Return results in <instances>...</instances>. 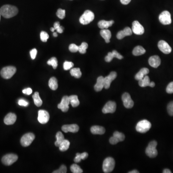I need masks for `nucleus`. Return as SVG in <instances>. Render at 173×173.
<instances>
[{
    "label": "nucleus",
    "mask_w": 173,
    "mask_h": 173,
    "mask_svg": "<svg viewBox=\"0 0 173 173\" xmlns=\"http://www.w3.org/2000/svg\"><path fill=\"white\" fill-rule=\"evenodd\" d=\"M22 92L23 94H25L26 95H31L32 92V90L31 88H27V89H24L22 90Z\"/></svg>",
    "instance_id": "nucleus-50"
},
{
    "label": "nucleus",
    "mask_w": 173,
    "mask_h": 173,
    "mask_svg": "<svg viewBox=\"0 0 173 173\" xmlns=\"http://www.w3.org/2000/svg\"><path fill=\"white\" fill-rule=\"evenodd\" d=\"M115 166V160L112 157H108L106 158L103 162L102 169L105 173H111L113 171Z\"/></svg>",
    "instance_id": "nucleus-4"
},
{
    "label": "nucleus",
    "mask_w": 173,
    "mask_h": 173,
    "mask_svg": "<svg viewBox=\"0 0 173 173\" xmlns=\"http://www.w3.org/2000/svg\"><path fill=\"white\" fill-rule=\"evenodd\" d=\"M146 50L144 48L141 46H137L134 48L133 50L132 53L134 56H139L144 54Z\"/></svg>",
    "instance_id": "nucleus-27"
},
{
    "label": "nucleus",
    "mask_w": 173,
    "mask_h": 173,
    "mask_svg": "<svg viewBox=\"0 0 173 173\" xmlns=\"http://www.w3.org/2000/svg\"><path fill=\"white\" fill-rule=\"evenodd\" d=\"M35 137L32 133H28L22 136L21 138V144L23 147H28L35 139Z\"/></svg>",
    "instance_id": "nucleus-7"
},
{
    "label": "nucleus",
    "mask_w": 173,
    "mask_h": 173,
    "mask_svg": "<svg viewBox=\"0 0 173 173\" xmlns=\"http://www.w3.org/2000/svg\"><path fill=\"white\" fill-rule=\"evenodd\" d=\"M32 98L34 100V104L37 107H40L42 105V101L39 96L38 92H35V94L32 96Z\"/></svg>",
    "instance_id": "nucleus-29"
},
{
    "label": "nucleus",
    "mask_w": 173,
    "mask_h": 173,
    "mask_svg": "<svg viewBox=\"0 0 173 173\" xmlns=\"http://www.w3.org/2000/svg\"><path fill=\"white\" fill-rule=\"evenodd\" d=\"M161 59L157 55L151 56L149 59V64L152 67L157 68L161 64Z\"/></svg>",
    "instance_id": "nucleus-20"
},
{
    "label": "nucleus",
    "mask_w": 173,
    "mask_h": 173,
    "mask_svg": "<svg viewBox=\"0 0 173 173\" xmlns=\"http://www.w3.org/2000/svg\"><path fill=\"white\" fill-rule=\"evenodd\" d=\"M51 31L52 32H54V31H55V29L54 28H51Z\"/></svg>",
    "instance_id": "nucleus-57"
},
{
    "label": "nucleus",
    "mask_w": 173,
    "mask_h": 173,
    "mask_svg": "<svg viewBox=\"0 0 173 173\" xmlns=\"http://www.w3.org/2000/svg\"><path fill=\"white\" fill-rule=\"evenodd\" d=\"M117 76V73L115 71H112L110 73V74L108 76H106L104 79L105 81V86L104 88L105 89H108L110 88L111 84L114 80L116 78Z\"/></svg>",
    "instance_id": "nucleus-17"
},
{
    "label": "nucleus",
    "mask_w": 173,
    "mask_h": 173,
    "mask_svg": "<svg viewBox=\"0 0 173 173\" xmlns=\"http://www.w3.org/2000/svg\"><path fill=\"white\" fill-rule=\"evenodd\" d=\"M56 15L60 19H64L65 17V11L63 9H59L56 13Z\"/></svg>",
    "instance_id": "nucleus-40"
},
{
    "label": "nucleus",
    "mask_w": 173,
    "mask_h": 173,
    "mask_svg": "<svg viewBox=\"0 0 173 173\" xmlns=\"http://www.w3.org/2000/svg\"><path fill=\"white\" fill-rule=\"evenodd\" d=\"M88 157V153H77L76 154V156L74 158V162L75 163H79L81 162V160H85Z\"/></svg>",
    "instance_id": "nucleus-30"
},
{
    "label": "nucleus",
    "mask_w": 173,
    "mask_h": 173,
    "mask_svg": "<svg viewBox=\"0 0 173 173\" xmlns=\"http://www.w3.org/2000/svg\"><path fill=\"white\" fill-rule=\"evenodd\" d=\"M152 127V124L147 120H143L138 122L136 125V129L138 132L145 133L149 131Z\"/></svg>",
    "instance_id": "nucleus-3"
},
{
    "label": "nucleus",
    "mask_w": 173,
    "mask_h": 173,
    "mask_svg": "<svg viewBox=\"0 0 173 173\" xmlns=\"http://www.w3.org/2000/svg\"><path fill=\"white\" fill-rule=\"evenodd\" d=\"M69 146L70 142L67 139H64L59 147L60 151L61 152H65L68 149Z\"/></svg>",
    "instance_id": "nucleus-35"
},
{
    "label": "nucleus",
    "mask_w": 173,
    "mask_h": 173,
    "mask_svg": "<svg viewBox=\"0 0 173 173\" xmlns=\"http://www.w3.org/2000/svg\"><path fill=\"white\" fill-rule=\"evenodd\" d=\"M90 131L92 134L95 135H102L105 132V127L101 126H92L90 128Z\"/></svg>",
    "instance_id": "nucleus-23"
},
{
    "label": "nucleus",
    "mask_w": 173,
    "mask_h": 173,
    "mask_svg": "<svg viewBox=\"0 0 173 173\" xmlns=\"http://www.w3.org/2000/svg\"><path fill=\"white\" fill-rule=\"evenodd\" d=\"M70 73L72 76H74L76 79H79L82 75V73L79 68H73L70 70Z\"/></svg>",
    "instance_id": "nucleus-34"
},
{
    "label": "nucleus",
    "mask_w": 173,
    "mask_h": 173,
    "mask_svg": "<svg viewBox=\"0 0 173 173\" xmlns=\"http://www.w3.org/2000/svg\"><path fill=\"white\" fill-rule=\"evenodd\" d=\"M18 159V156L13 153L7 154L3 156L2 159V163L5 165L9 166L13 164Z\"/></svg>",
    "instance_id": "nucleus-8"
},
{
    "label": "nucleus",
    "mask_w": 173,
    "mask_h": 173,
    "mask_svg": "<svg viewBox=\"0 0 173 173\" xmlns=\"http://www.w3.org/2000/svg\"><path fill=\"white\" fill-rule=\"evenodd\" d=\"M62 131L65 133H76L79 131V127L76 124L71 125H65L62 127Z\"/></svg>",
    "instance_id": "nucleus-18"
},
{
    "label": "nucleus",
    "mask_w": 173,
    "mask_h": 173,
    "mask_svg": "<svg viewBox=\"0 0 173 173\" xmlns=\"http://www.w3.org/2000/svg\"><path fill=\"white\" fill-rule=\"evenodd\" d=\"M17 120V116L14 113L10 112L6 116L4 119V123L6 125L14 124Z\"/></svg>",
    "instance_id": "nucleus-21"
},
{
    "label": "nucleus",
    "mask_w": 173,
    "mask_h": 173,
    "mask_svg": "<svg viewBox=\"0 0 173 173\" xmlns=\"http://www.w3.org/2000/svg\"><path fill=\"white\" fill-rule=\"evenodd\" d=\"M18 104L20 106L26 107V106H28V105L29 103L27 101H26L24 99H21L18 101Z\"/></svg>",
    "instance_id": "nucleus-47"
},
{
    "label": "nucleus",
    "mask_w": 173,
    "mask_h": 173,
    "mask_svg": "<svg viewBox=\"0 0 173 173\" xmlns=\"http://www.w3.org/2000/svg\"><path fill=\"white\" fill-rule=\"evenodd\" d=\"M17 71V69L13 66H6L3 68L1 71V75L5 79H11Z\"/></svg>",
    "instance_id": "nucleus-5"
},
{
    "label": "nucleus",
    "mask_w": 173,
    "mask_h": 173,
    "mask_svg": "<svg viewBox=\"0 0 173 173\" xmlns=\"http://www.w3.org/2000/svg\"><path fill=\"white\" fill-rule=\"evenodd\" d=\"M47 64L48 65H52L53 66V68L55 69L58 66L57 60L56 58L53 57L51 58V59L49 60L47 62Z\"/></svg>",
    "instance_id": "nucleus-36"
},
{
    "label": "nucleus",
    "mask_w": 173,
    "mask_h": 173,
    "mask_svg": "<svg viewBox=\"0 0 173 173\" xmlns=\"http://www.w3.org/2000/svg\"><path fill=\"white\" fill-rule=\"evenodd\" d=\"M166 91L169 94H173V81L170 82L166 87Z\"/></svg>",
    "instance_id": "nucleus-46"
},
{
    "label": "nucleus",
    "mask_w": 173,
    "mask_h": 173,
    "mask_svg": "<svg viewBox=\"0 0 173 173\" xmlns=\"http://www.w3.org/2000/svg\"><path fill=\"white\" fill-rule=\"evenodd\" d=\"M149 73V70L147 68H143L140 70V71L136 75L135 78L136 80L139 81V80L142 79L144 78L145 75L148 74Z\"/></svg>",
    "instance_id": "nucleus-26"
},
{
    "label": "nucleus",
    "mask_w": 173,
    "mask_h": 173,
    "mask_svg": "<svg viewBox=\"0 0 173 173\" xmlns=\"http://www.w3.org/2000/svg\"><path fill=\"white\" fill-rule=\"evenodd\" d=\"M112 53L113 54H114L115 57L116 58L118 59L121 60L123 58V56L121 55V54H120L119 53H118L116 50H114V51H112Z\"/></svg>",
    "instance_id": "nucleus-49"
},
{
    "label": "nucleus",
    "mask_w": 173,
    "mask_h": 173,
    "mask_svg": "<svg viewBox=\"0 0 173 173\" xmlns=\"http://www.w3.org/2000/svg\"><path fill=\"white\" fill-rule=\"evenodd\" d=\"M71 172L73 173H82L83 170L78 164H73L70 167Z\"/></svg>",
    "instance_id": "nucleus-37"
},
{
    "label": "nucleus",
    "mask_w": 173,
    "mask_h": 173,
    "mask_svg": "<svg viewBox=\"0 0 173 173\" xmlns=\"http://www.w3.org/2000/svg\"><path fill=\"white\" fill-rule=\"evenodd\" d=\"M116 105L114 101H109L106 104L102 109V111L104 114H108V113H114L116 111Z\"/></svg>",
    "instance_id": "nucleus-13"
},
{
    "label": "nucleus",
    "mask_w": 173,
    "mask_h": 173,
    "mask_svg": "<svg viewBox=\"0 0 173 173\" xmlns=\"http://www.w3.org/2000/svg\"><path fill=\"white\" fill-rule=\"evenodd\" d=\"M122 100L124 106L126 108H132L134 106V101L132 100L131 96L129 94L126 92L122 95Z\"/></svg>",
    "instance_id": "nucleus-12"
},
{
    "label": "nucleus",
    "mask_w": 173,
    "mask_h": 173,
    "mask_svg": "<svg viewBox=\"0 0 173 173\" xmlns=\"http://www.w3.org/2000/svg\"><path fill=\"white\" fill-rule=\"evenodd\" d=\"M18 12L17 7L11 5H5L0 9V13L2 16L6 18L14 17L18 14Z\"/></svg>",
    "instance_id": "nucleus-1"
},
{
    "label": "nucleus",
    "mask_w": 173,
    "mask_h": 173,
    "mask_svg": "<svg viewBox=\"0 0 173 173\" xmlns=\"http://www.w3.org/2000/svg\"><path fill=\"white\" fill-rule=\"evenodd\" d=\"M160 22L164 25H169L172 22L171 14L167 11H164L161 13L159 17Z\"/></svg>",
    "instance_id": "nucleus-9"
},
{
    "label": "nucleus",
    "mask_w": 173,
    "mask_h": 173,
    "mask_svg": "<svg viewBox=\"0 0 173 173\" xmlns=\"http://www.w3.org/2000/svg\"><path fill=\"white\" fill-rule=\"evenodd\" d=\"M67 172V168L64 165H62L59 169L53 171V173H66Z\"/></svg>",
    "instance_id": "nucleus-43"
},
{
    "label": "nucleus",
    "mask_w": 173,
    "mask_h": 173,
    "mask_svg": "<svg viewBox=\"0 0 173 173\" xmlns=\"http://www.w3.org/2000/svg\"><path fill=\"white\" fill-rule=\"evenodd\" d=\"M114 22H115L114 20L107 21L102 20L98 22V27H99V28L101 29H107L108 28L111 27L114 24Z\"/></svg>",
    "instance_id": "nucleus-25"
},
{
    "label": "nucleus",
    "mask_w": 173,
    "mask_h": 173,
    "mask_svg": "<svg viewBox=\"0 0 173 173\" xmlns=\"http://www.w3.org/2000/svg\"><path fill=\"white\" fill-rule=\"evenodd\" d=\"M167 109L169 115L170 116H173V101L169 103Z\"/></svg>",
    "instance_id": "nucleus-44"
},
{
    "label": "nucleus",
    "mask_w": 173,
    "mask_h": 173,
    "mask_svg": "<svg viewBox=\"0 0 173 173\" xmlns=\"http://www.w3.org/2000/svg\"><path fill=\"white\" fill-rule=\"evenodd\" d=\"M125 138V136L124 134L118 131H116L114 133L113 136L111 137L109 139V142L111 144L115 145L117 144L119 142L124 141Z\"/></svg>",
    "instance_id": "nucleus-10"
},
{
    "label": "nucleus",
    "mask_w": 173,
    "mask_h": 173,
    "mask_svg": "<svg viewBox=\"0 0 173 173\" xmlns=\"http://www.w3.org/2000/svg\"><path fill=\"white\" fill-rule=\"evenodd\" d=\"M88 48V43L82 42L81 45L79 46V52L81 54H84L86 53V50Z\"/></svg>",
    "instance_id": "nucleus-38"
},
{
    "label": "nucleus",
    "mask_w": 173,
    "mask_h": 173,
    "mask_svg": "<svg viewBox=\"0 0 173 173\" xmlns=\"http://www.w3.org/2000/svg\"><path fill=\"white\" fill-rule=\"evenodd\" d=\"M74 66V64L71 62L65 61L63 64V68L65 70H68Z\"/></svg>",
    "instance_id": "nucleus-39"
},
{
    "label": "nucleus",
    "mask_w": 173,
    "mask_h": 173,
    "mask_svg": "<svg viewBox=\"0 0 173 173\" xmlns=\"http://www.w3.org/2000/svg\"><path fill=\"white\" fill-rule=\"evenodd\" d=\"M128 173H139V172L137 170H133V171H131V172H128Z\"/></svg>",
    "instance_id": "nucleus-55"
},
{
    "label": "nucleus",
    "mask_w": 173,
    "mask_h": 173,
    "mask_svg": "<svg viewBox=\"0 0 173 173\" xmlns=\"http://www.w3.org/2000/svg\"><path fill=\"white\" fill-rule=\"evenodd\" d=\"M163 173H171V171L170 170L168 169H165L163 171Z\"/></svg>",
    "instance_id": "nucleus-53"
},
{
    "label": "nucleus",
    "mask_w": 173,
    "mask_h": 173,
    "mask_svg": "<svg viewBox=\"0 0 173 173\" xmlns=\"http://www.w3.org/2000/svg\"><path fill=\"white\" fill-rule=\"evenodd\" d=\"M132 31L129 27H126L122 31L117 33L116 37L118 39H122L126 36H131L132 34Z\"/></svg>",
    "instance_id": "nucleus-19"
},
{
    "label": "nucleus",
    "mask_w": 173,
    "mask_h": 173,
    "mask_svg": "<svg viewBox=\"0 0 173 173\" xmlns=\"http://www.w3.org/2000/svg\"><path fill=\"white\" fill-rule=\"evenodd\" d=\"M40 37H41V41L45 42L47 41L48 39L49 38V36L47 33L46 32L42 31L40 34Z\"/></svg>",
    "instance_id": "nucleus-41"
},
{
    "label": "nucleus",
    "mask_w": 173,
    "mask_h": 173,
    "mask_svg": "<svg viewBox=\"0 0 173 173\" xmlns=\"http://www.w3.org/2000/svg\"><path fill=\"white\" fill-rule=\"evenodd\" d=\"M53 37H57L58 36L57 33L56 32H53Z\"/></svg>",
    "instance_id": "nucleus-56"
},
{
    "label": "nucleus",
    "mask_w": 173,
    "mask_h": 173,
    "mask_svg": "<svg viewBox=\"0 0 173 173\" xmlns=\"http://www.w3.org/2000/svg\"><path fill=\"white\" fill-rule=\"evenodd\" d=\"M1 13H0V20H1Z\"/></svg>",
    "instance_id": "nucleus-58"
},
{
    "label": "nucleus",
    "mask_w": 173,
    "mask_h": 173,
    "mask_svg": "<svg viewBox=\"0 0 173 173\" xmlns=\"http://www.w3.org/2000/svg\"><path fill=\"white\" fill-rule=\"evenodd\" d=\"M69 50L72 53H76L79 51V46L76 44L72 43L69 46Z\"/></svg>",
    "instance_id": "nucleus-42"
},
{
    "label": "nucleus",
    "mask_w": 173,
    "mask_h": 173,
    "mask_svg": "<svg viewBox=\"0 0 173 173\" xmlns=\"http://www.w3.org/2000/svg\"><path fill=\"white\" fill-rule=\"evenodd\" d=\"M70 103L69 98L68 96H64L62 98L61 102L60 104L58 105V108L61 109V111L63 112H68L69 108V105Z\"/></svg>",
    "instance_id": "nucleus-14"
},
{
    "label": "nucleus",
    "mask_w": 173,
    "mask_h": 173,
    "mask_svg": "<svg viewBox=\"0 0 173 173\" xmlns=\"http://www.w3.org/2000/svg\"><path fill=\"white\" fill-rule=\"evenodd\" d=\"M155 83L154 82H150V84H149V86H151V87H154L155 86Z\"/></svg>",
    "instance_id": "nucleus-54"
},
{
    "label": "nucleus",
    "mask_w": 173,
    "mask_h": 173,
    "mask_svg": "<svg viewBox=\"0 0 173 173\" xmlns=\"http://www.w3.org/2000/svg\"><path fill=\"white\" fill-rule=\"evenodd\" d=\"M49 86L50 89L53 90H55L57 89L58 86L57 80L55 77H52L50 79L49 81Z\"/></svg>",
    "instance_id": "nucleus-28"
},
{
    "label": "nucleus",
    "mask_w": 173,
    "mask_h": 173,
    "mask_svg": "<svg viewBox=\"0 0 173 173\" xmlns=\"http://www.w3.org/2000/svg\"><path fill=\"white\" fill-rule=\"evenodd\" d=\"M50 115L47 111L40 110L38 112V120L41 124H45L49 120Z\"/></svg>",
    "instance_id": "nucleus-11"
},
{
    "label": "nucleus",
    "mask_w": 173,
    "mask_h": 173,
    "mask_svg": "<svg viewBox=\"0 0 173 173\" xmlns=\"http://www.w3.org/2000/svg\"><path fill=\"white\" fill-rule=\"evenodd\" d=\"M114 57H115V56H114L112 52H109L107 56H106L105 57V61L106 62L109 63V62L112 61Z\"/></svg>",
    "instance_id": "nucleus-45"
},
{
    "label": "nucleus",
    "mask_w": 173,
    "mask_h": 173,
    "mask_svg": "<svg viewBox=\"0 0 173 173\" xmlns=\"http://www.w3.org/2000/svg\"><path fill=\"white\" fill-rule=\"evenodd\" d=\"M131 0H120L121 2L123 5H127L131 2Z\"/></svg>",
    "instance_id": "nucleus-52"
},
{
    "label": "nucleus",
    "mask_w": 173,
    "mask_h": 173,
    "mask_svg": "<svg viewBox=\"0 0 173 173\" xmlns=\"http://www.w3.org/2000/svg\"><path fill=\"white\" fill-rule=\"evenodd\" d=\"M69 98L70 103L71 104L72 107H78L79 105L80 102L78 99V96L77 95H71L69 97Z\"/></svg>",
    "instance_id": "nucleus-32"
},
{
    "label": "nucleus",
    "mask_w": 173,
    "mask_h": 173,
    "mask_svg": "<svg viewBox=\"0 0 173 173\" xmlns=\"http://www.w3.org/2000/svg\"><path fill=\"white\" fill-rule=\"evenodd\" d=\"M157 142L155 141L151 142L149 144L146 149V153L150 158H154L158 155V151L156 149Z\"/></svg>",
    "instance_id": "nucleus-6"
},
{
    "label": "nucleus",
    "mask_w": 173,
    "mask_h": 173,
    "mask_svg": "<svg viewBox=\"0 0 173 173\" xmlns=\"http://www.w3.org/2000/svg\"><path fill=\"white\" fill-rule=\"evenodd\" d=\"M94 14L91 11H85L80 17V23L82 25H87L94 20Z\"/></svg>",
    "instance_id": "nucleus-2"
},
{
    "label": "nucleus",
    "mask_w": 173,
    "mask_h": 173,
    "mask_svg": "<svg viewBox=\"0 0 173 173\" xmlns=\"http://www.w3.org/2000/svg\"><path fill=\"white\" fill-rule=\"evenodd\" d=\"M100 34L107 43L110 42V39L112 37L111 32L108 29H101L100 31Z\"/></svg>",
    "instance_id": "nucleus-24"
},
{
    "label": "nucleus",
    "mask_w": 173,
    "mask_h": 173,
    "mask_svg": "<svg viewBox=\"0 0 173 173\" xmlns=\"http://www.w3.org/2000/svg\"><path fill=\"white\" fill-rule=\"evenodd\" d=\"M150 79L148 75H145L144 78L138 81V84L141 87H146L149 86L150 84Z\"/></svg>",
    "instance_id": "nucleus-31"
},
{
    "label": "nucleus",
    "mask_w": 173,
    "mask_h": 173,
    "mask_svg": "<svg viewBox=\"0 0 173 173\" xmlns=\"http://www.w3.org/2000/svg\"><path fill=\"white\" fill-rule=\"evenodd\" d=\"M104 79L102 76H100L98 77L97 80V83L95 85L94 89L96 91H100L102 90V89L105 86V81Z\"/></svg>",
    "instance_id": "nucleus-22"
},
{
    "label": "nucleus",
    "mask_w": 173,
    "mask_h": 173,
    "mask_svg": "<svg viewBox=\"0 0 173 173\" xmlns=\"http://www.w3.org/2000/svg\"><path fill=\"white\" fill-rule=\"evenodd\" d=\"M158 47L161 52L164 54H169L172 51V48L165 41L161 40L158 44Z\"/></svg>",
    "instance_id": "nucleus-16"
},
{
    "label": "nucleus",
    "mask_w": 173,
    "mask_h": 173,
    "mask_svg": "<svg viewBox=\"0 0 173 173\" xmlns=\"http://www.w3.org/2000/svg\"><path fill=\"white\" fill-rule=\"evenodd\" d=\"M71 1H72V0H71Z\"/></svg>",
    "instance_id": "nucleus-59"
},
{
    "label": "nucleus",
    "mask_w": 173,
    "mask_h": 173,
    "mask_svg": "<svg viewBox=\"0 0 173 173\" xmlns=\"http://www.w3.org/2000/svg\"><path fill=\"white\" fill-rule=\"evenodd\" d=\"M132 31L136 35H142L144 33V28L138 21H134L132 23Z\"/></svg>",
    "instance_id": "nucleus-15"
},
{
    "label": "nucleus",
    "mask_w": 173,
    "mask_h": 173,
    "mask_svg": "<svg viewBox=\"0 0 173 173\" xmlns=\"http://www.w3.org/2000/svg\"><path fill=\"white\" fill-rule=\"evenodd\" d=\"M37 54V50L36 49H33L30 51V54H31V58L32 59H35L36 55Z\"/></svg>",
    "instance_id": "nucleus-48"
},
{
    "label": "nucleus",
    "mask_w": 173,
    "mask_h": 173,
    "mask_svg": "<svg viewBox=\"0 0 173 173\" xmlns=\"http://www.w3.org/2000/svg\"><path fill=\"white\" fill-rule=\"evenodd\" d=\"M60 27H61V26L60 25V23L59 22H56L54 23V25H53V28H55L56 31L59 29Z\"/></svg>",
    "instance_id": "nucleus-51"
},
{
    "label": "nucleus",
    "mask_w": 173,
    "mask_h": 173,
    "mask_svg": "<svg viewBox=\"0 0 173 173\" xmlns=\"http://www.w3.org/2000/svg\"><path fill=\"white\" fill-rule=\"evenodd\" d=\"M56 141L55 142V145L56 147H59L62 142L64 141V135L61 132H58L56 135Z\"/></svg>",
    "instance_id": "nucleus-33"
}]
</instances>
